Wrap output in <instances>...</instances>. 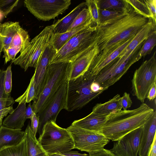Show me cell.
<instances>
[{
    "mask_svg": "<svg viewBox=\"0 0 156 156\" xmlns=\"http://www.w3.org/2000/svg\"><path fill=\"white\" fill-rule=\"evenodd\" d=\"M133 9L96 26L94 41L99 50V55L112 51L135 35L149 20Z\"/></svg>",
    "mask_w": 156,
    "mask_h": 156,
    "instance_id": "obj_1",
    "label": "cell"
},
{
    "mask_svg": "<svg viewBox=\"0 0 156 156\" xmlns=\"http://www.w3.org/2000/svg\"><path fill=\"white\" fill-rule=\"evenodd\" d=\"M145 103L131 110H121L108 116L100 133L108 140L116 141L143 126L154 112Z\"/></svg>",
    "mask_w": 156,
    "mask_h": 156,
    "instance_id": "obj_2",
    "label": "cell"
},
{
    "mask_svg": "<svg viewBox=\"0 0 156 156\" xmlns=\"http://www.w3.org/2000/svg\"><path fill=\"white\" fill-rule=\"evenodd\" d=\"M95 75L87 71L83 75L66 82L65 109L68 111L80 109L104 91H92L91 85Z\"/></svg>",
    "mask_w": 156,
    "mask_h": 156,
    "instance_id": "obj_3",
    "label": "cell"
},
{
    "mask_svg": "<svg viewBox=\"0 0 156 156\" xmlns=\"http://www.w3.org/2000/svg\"><path fill=\"white\" fill-rule=\"evenodd\" d=\"M38 140L49 156L75 149L69 132L53 121L48 122L44 125Z\"/></svg>",
    "mask_w": 156,
    "mask_h": 156,
    "instance_id": "obj_4",
    "label": "cell"
},
{
    "mask_svg": "<svg viewBox=\"0 0 156 156\" xmlns=\"http://www.w3.org/2000/svg\"><path fill=\"white\" fill-rule=\"evenodd\" d=\"M70 62H59L50 64L42 90L32 105L37 114L54 96L59 88L67 81V75Z\"/></svg>",
    "mask_w": 156,
    "mask_h": 156,
    "instance_id": "obj_5",
    "label": "cell"
},
{
    "mask_svg": "<svg viewBox=\"0 0 156 156\" xmlns=\"http://www.w3.org/2000/svg\"><path fill=\"white\" fill-rule=\"evenodd\" d=\"M96 26L79 33L70 39L57 51L50 64L72 62L92 48L95 45L94 34Z\"/></svg>",
    "mask_w": 156,
    "mask_h": 156,
    "instance_id": "obj_6",
    "label": "cell"
},
{
    "mask_svg": "<svg viewBox=\"0 0 156 156\" xmlns=\"http://www.w3.org/2000/svg\"><path fill=\"white\" fill-rule=\"evenodd\" d=\"M143 42L129 55L116 58L104 68L96 75L94 81L105 90L119 80L130 67L138 61L136 56Z\"/></svg>",
    "mask_w": 156,
    "mask_h": 156,
    "instance_id": "obj_7",
    "label": "cell"
},
{
    "mask_svg": "<svg viewBox=\"0 0 156 156\" xmlns=\"http://www.w3.org/2000/svg\"><path fill=\"white\" fill-rule=\"evenodd\" d=\"M53 24L46 27L36 36L11 63L20 66L26 71L29 67L35 68L38 59L53 34Z\"/></svg>",
    "mask_w": 156,
    "mask_h": 156,
    "instance_id": "obj_8",
    "label": "cell"
},
{
    "mask_svg": "<svg viewBox=\"0 0 156 156\" xmlns=\"http://www.w3.org/2000/svg\"><path fill=\"white\" fill-rule=\"evenodd\" d=\"M144 62L134 72L132 80L131 92L142 102L147 98L153 84L156 82V55Z\"/></svg>",
    "mask_w": 156,
    "mask_h": 156,
    "instance_id": "obj_9",
    "label": "cell"
},
{
    "mask_svg": "<svg viewBox=\"0 0 156 156\" xmlns=\"http://www.w3.org/2000/svg\"><path fill=\"white\" fill-rule=\"evenodd\" d=\"M66 129L73 138L75 149L89 154L104 148L109 142V140L100 133L71 125Z\"/></svg>",
    "mask_w": 156,
    "mask_h": 156,
    "instance_id": "obj_10",
    "label": "cell"
},
{
    "mask_svg": "<svg viewBox=\"0 0 156 156\" xmlns=\"http://www.w3.org/2000/svg\"><path fill=\"white\" fill-rule=\"evenodd\" d=\"M25 6L37 19L44 21L62 14L71 4L70 0H25Z\"/></svg>",
    "mask_w": 156,
    "mask_h": 156,
    "instance_id": "obj_11",
    "label": "cell"
},
{
    "mask_svg": "<svg viewBox=\"0 0 156 156\" xmlns=\"http://www.w3.org/2000/svg\"><path fill=\"white\" fill-rule=\"evenodd\" d=\"M67 90L66 82L58 90L54 96L37 114L39 123L37 132L40 135L44 125L47 122H56L59 112L65 109Z\"/></svg>",
    "mask_w": 156,
    "mask_h": 156,
    "instance_id": "obj_12",
    "label": "cell"
},
{
    "mask_svg": "<svg viewBox=\"0 0 156 156\" xmlns=\"http://www.w3.org/2000/svg\"><path fill=\"white\" fill-rule=\"evenodd\" d=\"M143 128V126L115 141L110 151L115 156H137Z\"/></svg>",
    "mask_w": 156,
    "mask_h": 156,
    "instance_id": "obj_13",
    "label": "cell"
},
{
    "mask_svg": "<svg viewBox=\"0 0 156 156\" xmlns=\"http://www.w3.org/2000/svg\"><path fill=\"white\" fill-rule=\"evenodd\" d=\"M57 52L49 42L38 59L34 74L36 92V99L35 101L37 99L42 90L46 78L48 66Z\"/></svg>",
    "mask_w": 156,
    "mask_h": 156,
    "instance_id": "obj_14",
    "label": "cell"
},
{
    "mask_svg": "<svg viewBox=\"0 0 156 156\" xmlns=\"http://www.w3.org/2000/svg\"><path fill=\"white\" fill-rule=\"evenodd\" d=\"M99 52L96 45L88 51L70 62L68 72V80L74 79L84 74Z\"/></svg>",
    "mask_w": 156,
    "mask_h": 156,
    "instance_id": "obj_15",
    "label": "cell"
},
{
    "mask_svg": "<svg viewBox=\"0 0 156 156\" xmlns=\"http://www.w3.org/2000/svg\"><path fill=\"white\" fill-rule=\"evenodd\" d=\"M30 41L28 32L21 27L15 34L9 47L4 51L3 57L5 58V64L16 59L17 54L22 52Z\"/></svg>",
    "mask_w": 156,
    "mask_h": 156,
    "instance_id": "obj_16",
    "label": "cell"
},
{
    "mask_svg": "<svg viewBox=\"0 0 156 156\" xmlns=\"http://www.w3.org/2000/svg\"><path fill=\"white\" fill-rule=\"evenodd\" d=\"M135 35L128 39L113 51L104 55L98 54L94 58L87 71L96 75L104 68L119 57Z\"/></svg>",
    "mask_w": 156,
    "mask_h": 156,
    "instance_id": "obj_17",
    "label": "cell"
},
{
    "mask_svg": "<svg viewBox=\"0 0 156 156\" xmlns=\"http://www.w3.org/2000/svg\"><path fill=\"white\" fill-rule=\"evenodd\" d=\"M156 111L153 113L143 125L139 148V156H147L156 135Z\"/></svg>",
    "mask_w": 156,
    "mask_h": 156,
    "instance_id": "obj_18",
    "label": "cell"
},
{
    "mask_svg": "<svg viewBox=\"0 0 156 156\" xmlns=\"http://www.w3.org/2000/svg\"><path fill=\"white\" fill-rule=\"evenodd\" d=\"M155 29H156V24L151 19H150L148 22L138 30L119 57L130 55L138 46L144 42L152 31Z\"/></svg>",
    "mask_w": 156,
    "mask_h": 156,
    "instance_id": "obj_19",
    "label": "cell"
},
{
    "mask_svg": "<svg viewBox=\"0 0 156 156\" xmlns=\"http://www.w3.org/2000/svg\"><path fill=\"white\" fill-rule=\"evenodd\" d=\"M24 136L25 132L21 129H14L2 126L0 128V151L19 144L24 139Z\"/></svg>",
    "mask_w": 156,
    "mask_h": 156,
    "instance_id": "obj_20",
    "label": "cell"
},
{
    "mask_svg": "<svg viewBox=\"0 0 156 156\" xmlns=\"http://www.w3.org/2000/svg\"><path fill=\"white\" fill-rule=\"evenodd\" d=\"M108 116L100 115L91 112L83 118L74 121L71 125L100 133L101 128L107 119Z\"/></svg>",
    "mask_w": 156,
    "mask_h": 156,
    "instance_id": "obj_21",
    "label": "cell"
},
{
    "mask_svg": "<svg viewBox=\"0 0 156 156\" xmlns=\"http://www.w3.org/2000/svg\"><path fill=\"white\" fill-rule=\"evenodd\" d=\"M26 103H19L17 107L2 122V126L11 129H20L24 126L26 117Z\"/></svg>",
    "mask_w": 156,
    "mask_h": 156,
    "instance_id": "obj_22",
    "label": "cell"
},
{
    "mask_svg": "<svg viewBox=\"0 0 156 156\" xmlns=\"http://www.w3.org/2000/svg\"><path fill=\"white\" fill-rule=\"evenodd\" d=\"M21 26L18 22L9 21L0 23V52L9 47Z\"/></svg>",
    "mask_w": 156,
    "mask_h": 156,
    "instance_id": "obj_23",
    "label": "cell"
},
{
    "mask_svg": "<svg viewBox=\"0 0 156 156\" xmlns=\"http://www.w3.org/2000/svg\"><path fill=\"white\" fill-rule=\"evenodd\" d=\"M96 26L93 23L81 26L79 27L62 34H53L49 41L57 51L70 39L76 35Z\"/></svg>",
    "mask_w": 156,
    "mask_h": 156,
    "instance_id": "obj_24",
    "label": "cell"
},
{
    "mask_svg": "<svg viewBox=\"0 0 156 156\" xmlns=\"http://www.w3.org/2000/svg\"><path fill=\"white\" fill-rule=\"evenodd\" d=\"M24 132L27 156H48L39 144L29 124Z\"/></svg>",
    "mask_w": 156,
    "mask_h": 156,
    "instance_id": "obj_25",
    "label": "cell"
},
{
    "mask_svg": "<svg viewBox=\"0 0 156 156\" xmlns=\"http://www.w3.org/2000/svg\"><path fill=\"white\" fill-rule=\"evenodd\" d=\"M121 97L118 94L112 98L103 103L96 104L93 108L92 112L103 116H108L122 110Z\"/></svg>",
    "mask_w": 156,
    "mask_h": 156,
    "instance_id": "obj_26",
    "label": "cell"
},
{
    "mask_svg": "<svg viewBox=\"0 0 156 156\" xmlns=\"http://www.w3.org/2000/svg\"><path fill=\"white\" fill-rule=\"evenodd\" d=\"M85 5V2L80 3L66 16L53 24V34H62L66 32L75 17Z\"/></svg>",
    "mask_w": 156,
    "mask_h": 156,
    "instance_id": "obj_27",
    "label": "cell"
},
{
    "mask_svg": "<svg viewBox=\"0 0 156 156\" xmlns=\"http://www.w3.org/2000/svg\"><path fill=\"white\" fill-rule=\"evenodd\" d=\"M99 9L115 11L120 13L133 10L126 0H97Z\"/></svg>",
    "mask_w": 156,
    "mask_h": 156,
    "instance_id": "obj_28",
    "label": "cell"
},
{
    "mask_svg": "<svg viewBox=\"0 0 156 156\" xmlns=\"http://www.w3.org/2000/svg\"><path fill=\"white\" fill-rule=\"evenodd\" d=\"M156 44V30H153L144 41L137 54L136 59L139 61L142 58L150 54Z\"/></svg>",
    "mask_w": 156,
    "mask_h": 156,
    "instance_id": "obj_29",
    "label": "cell"
},
{
    "mask_svg": "<svg viewBox=\"0 0 156 156\" xmlns=\"http://www.w3.org/2000/svg\"><path fill=\"white\" fill-rule=\"evenodd\" d=\"M92 23L93 22L90 12L88 8H84L75 17L67 31L77 28L81 26Z\"/></svg>",
    "mask_w": 156,
    "mask_h": 156,
    "instance_id": "obj_30",
    "label": "cell"
},
{
    "mask_svg": "<svg viewBox=\"0 0 156 156\" xmlns=\"http://www.w3.org/2000/svg\"><path fill=\"white\" fill-rule=\"evenodd\" d=\"M34 74L31 78L30 83L25 92L16 99L15 101L19 103L24 102L30 103L32 101L36 99V89L34 82Z\"/></svg>",
    "mask_w": 156,
    "mask_h": 156,
    "instance_id": "obj_31",
    "label": "cell"
},
{
    "mask_svg": "<svg viewBox=\"0 0 156 156\" xmlns=\"http://www.w3.org/2000/svg\"><path fill=\"white\" fill-rule=\"evenodd\" d=\"M0 156H27L24 138L18 145L9 147L0 151Z\"/></svg>",
    "mask_w": 156,
    "mask_h": 156,
    "instance_id": "obj_32",
    "label": "cell"
},
{
    "mask_svg": "<svg viewBox=\"0 0 156 156\" xmlns=\"http://www.w3.org/2000/svg\"><path fill=\"white\" fill-rule=\"evenodd\" d=\"M135 11L146 18L151 19L149 9L144 0H126Z\"/></svg>",
    "mask_w": 156,
    "mask_h": 156,
    "instance_id": "obj_33",
    "label": "cell"
},
{
    "mask_svg": "<svg viewBox=\"0 0 156 156\" xmlns=\"http://www.w3.org/2000/svg\"><path fill=\"white\" fill-rule=\"evenodd\" d=\"M86 5L90 13L92 20L94 24L96 26L99 24V9L97 0H87Z\"/></svg>",
    "mask_w": 156,
    "mask_h": 156,
    "instance_id": "obj_34",
    "label": "cell"
},
{
    "mask_svg": "<svg viewBox=\"0 0 156 156\" xmlns=\"http://www.w3.org/2000/svg\"><path fill=\"white\" fill-rule=\"evenodd\" d=\"M18 0H0V12L5 17L18 3Z\"/></svg>",
    "mask_w": 156,
    "mask_h": 156,
    "instance_id": "obj_35",
    "label": "cell"
},
{
    "mask_svg": "<svg viewBox=\"0 0 156 156\" xmlns=\"http://www.w3.org/2000/svg\"><path fill=\"white\" fill-rule=\"evenodd\" d=\"M122 13H120L113 11L99 9V24L113 19Z\"/></svg>",
    "mask_w": 156,
    "mask_h": 156,
    "instance_id": "obj_36",
    "label": "cell"
},
{
    "mask_svg": "<svg viewBox=\"0 0 156 156\" xmlns=\"http://www.w3.org/2000/svg\"><path fill=\"white\" fill-rule=\"evenodd\" d=\"M11 65H9L5 71L4 80V90L6 94H9L12 88V71Z\"/></svg>",
    "mask_w": 156,
    "mask_h": 156,
    "instance_id": "obj_37",
    "label": "cell"
},
{
    "mask_svg": "<svg viewBox=\"0 0 156 156\" xmlns=\"http://www.w3.org/2000/svg\"><path fill=\"white\" fill-rule=\"evenodd\" d=\"M151 15V19L156 24V0H144Z\"/></svg>",
    "mask_w": 156,
    "mask_h": 156,
    "instance_id": "obj_38",
    "label": "cell"
},
{
    "mask_svg": "<svg viewBox=\"0 0 156 156\" xmlns=\"http://www.w3.org/2000/svg\"><path fill=\"white\" fill-rule=\"evenodd\" d=\"M120 103L123 110H127L131 106L132 102L129 94L126 92L124 93L123 96L121 97Z\"/></svg>",
    "mask_w": 156,
    "mask_h": 156,
    "instance_id": "obj_39",
    "label": "cell"
},
{
    "mask_svg": "<svg viewBox=\"0 0 156 156\" xmlns=\"http://www.w3.org/2000/svg\"><path fill=\"white\" fill-rule=\"evenodd\" d=\"M5 71L0 70V99L5 98L10 95V94H6L4 90V80Z\"/></svg>",
    "mask_w": 156,
    "mask_h": 156,
    "instance_id": "obj_40",
    "label": "cell"
},
{
    "mask_svg": "<svg viewBox=\"0 0 156 156\" xmlns=\"http://www.w3.org/2000/svg\"><path fill=\"white\" fill-rule=\"evenodd\" d=\"M14 103V101L10 95L9 97L0 99V110L10 106Z\"/></svg>",
    "mask_w": 156,
    "mask_h": 156,
    "instance_id": "obj_41",
    "label": "cell"
},
{
    "mask_svg": "<svg viewBox=\"0 0 156 156\" xmlns=\"http://www.w3.org/2000/svg\"><path fill=\"white\" fill-rule=\"evenodd\" d=\"M30 119L31 121L30 128L34 135L36 136L39 123V118L34 113Z\"/></svg>",
    "mask_w": 156,
    "mask_h": 156,
    "instance_id": "obj_42",
    "label": "cell"
},
{
    "mask_svg": "<svg viewBox=\"0 0 156 156\" xmlns=\"http://www.w3.org/2000/svg\"><path fill=\"white\" fill-rule=\"evenodd\" d=\"M88 156H115L110 150L104 148L96 152L89 154Z\"/></svg>",
    "mask_w": 156,
    "mask_h": 156,
    "instance_id": "obj_43",
    "label": "cell"
},
{
    "mask_svg": "<svg viewBox=\"0 0 156 156\" xmlns=\"http://www.w3.org/2000/svg\"><path fill=\"white\" fill-rule=\"evenodd\" d=\"M14 110L12 106H10L0 110V128L2 126V119L3 118L7 116L8 113L11 114Z\"/></svg>",
    "mask_w": 156,
    "mask_h": 156,
    "instance_id": "obj_44",
    "label": "cell"
},
{
    "mask_svg": "<svg viewBox=\"0 0 156 156\" xmlns=\"http://www.w3.org/2000/svg\"><path fill=\"white\" fill-rule=\"evenodd\" d=\"M88 155L79 153L77 151H68L67 152L57 154L50 156H88Z\"/></svg>",
    "mask_w": 156,
    "mask_h": 156,
    "instance_id": "obj_45",
    "label": "cell"
},
{
    "mask_svg": "<svg viewBox=\"0 0 156 156\" xmlns=\"http://www.w3.org/2000/svg\"><path fill=\"white\" fill-rule=\"evenodd\" d=\"M156 96V82L154 83L150 88L147 97L149 101H153Z\"/></svg>",
    "mask_w": 156,
    "mask_h": 156,
    "instance_id": "obj_46",
    "label": "cell"
},
{
    "mask_svg": "<svg viewBox=\"0 0 156 156\" xmlns=\"http://www.w3.org/2000/svg\"><path fill=\"white\" fill-rule=\"evenodd\" d=\"M147 156H156V136L155 135L153 142L148 152Z\"/></svg>",
    "mask_w": 156,
    "mask_h": 156,
    "instance_id": "obj_47",
    "label": "cell"
},
{
    "mask_svg": "<svg viewBox=\"0 0 156 156\" xmlns=\"http://www.w3.org/2000/svg\"><path fill=\"white\" fill-rule=\"evenodd\" d=\"M34 113L32 105L30 103L26 108L25 114L26 119H30Z\"/></svg>",
    "mask_w": 156,
    "mask_h": 156,
    "instance_id": "obj_48",
    "label": "cell"
},
{
    "mask_svg": "<svg viewBox=\"0 0 156 156\" xmlns=\"http://www.w3.org/2000/svg\"><path fill=\"white\" fill-rule=\"evenodd\" d=\"M4 17H5L0 12V21L2 20Z\"/></svg>",
    "mask_w": 156,
    "mask_h": 156,
    "instance_id": "obj_49",
    "label": "cell"
},
{
    "mask_svg": "<svg viewBox=\"0 0 156 156\" xmlns=\"http://www.w3.org/2000/svg\"><path fill=\"white\" fill-rule=\"evenodd\" d=\"M1 52H0V57H1Z\"/></svg>",
    "mask_w": 156,
    "mask_h": 156,
    "instance_id": "obj_50",
    "label": "cell"
},
{
    "mask_svg": "<svg viewBox=\"0 0 156 156\" xmlns=\"http://www.w3.org/2000/svg\"></svg>",
    "mask_w": 156,
    "mask_h": 156,
    "instance_id": "obj_51",
    "label": "cell"
}]
</instances>
